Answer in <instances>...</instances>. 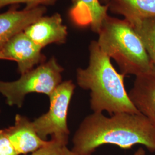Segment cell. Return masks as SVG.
Returning a JSON list of instances; mask_svg holds the SVG:
<instances>
[{
  "label": "cell",
  "mask_w": 155,
  "mask_h": 155,
  "mask_svg": "<svg viewBox=\"0 0 155 155\" xmlns=\"http://www.w3.org/2000/svg\"><path fill=\"white\" fill-rule=\"evenodd\" d=\"M42 49L28 38L24 31L14 36L0 50V59L16 61L21 75L45 63Z\"/></svg>",
  "instance_id": "obj_6"
},
{
  "label": "cell",
  "mask_w": 155,
  "mask_h": 155,
  "mask_svg": "<svg viewBox=\"0 0 155 155\" xmlns=\"http://www.w3.org/2000/svg\"><path fill=\"white\" fill-rule=\"evenodd\" d=\"M130 22L139 35L152 63L155 66V17Z\"/></svg>",
  "instance_id": "obj_13"
},
{
  "label": "cell",
  "mask_w": 155,
  "mask_h": 155,
  "mask_svg": "<svg viewBox=\"0 0 155 155\" xmlns=\"http://www.w3.org/2000/svg\"><path fill=\"white\" fill-rule=\"evenodd\" d=\"M58 0H0V9L9 5L25 4L26 8H33L40 6L54 5Z\"/></svg>",
  "instance_id": "obj_15"
},
{
  "label": "cell",
  "mask_w": 155,
  "mask_h": 155,
  "mask_svg": "<svg viewBox=\"0 0 155 155\" xmlns=\"http://www.w3.org/2000/svg\"><path fill=\"white\" fill-rule=\"evenodd\" d=\"M137 109L146 117L155 127V66L147 72L136 77L128 93Z\"/></svg>",
  "instance_id": "obj_9"
},
{
  "label": "cell",
  "mask_w": 155,
  "mask_h": 155,
  "mask_svg": "<svg viewBox=\"0 0 155 155\" xmlns=\"http://www.w3.org/2000/svg\"><path fill=\"white\" fill-rule=\"evenodd\" d=\"M105 144L125 150L140 144L155 152V127L141 113H119L110 117L93 113L81 123L71 151L75 155H91Z\"/></svg>",
  "instance_id": "obj_1"
},
{
  "label": "cell",
  "mask_w": 155,
  "mask_h": 155,
  "mask_svg": "<svg viewBox=\"0 0 155 155\" xmlns=\"http://www.w3.org/2000/svg\"><path fill=\"white\" fill-rule=\"evenodd\" d=\"M24 32L41 48L51 44L65 43L68 35L67 28L58 13L40 17L25 28Z\"/></svg>",
  "instance_id": "obj_7"
},
{
  "label": "cell",
  "mask_w": 155,
  "mask_h": 155,
  "mask_svg": "<svg viewBox=\"0 0 155 155\" xmlns=\"http://www.w3.org/2000/svg\"><path fill=\"white\" fill-rule=\"evenodd\" d=\"M69 16L72 22L80 27H90L98 33L102 24L109 15L108 5H102L100 0H72Z\"/></svg>",
  "instance_id": "obj_11"
},
{
  "label": "cell",
  "mask_w": 155,
  "mask_h": 155,
  "mask_svg": "<svg viewBox=\"0 0 155 155\" xmlns=\"http://www.w3.org/2000/svg\"><path fill=\"white\" fill-rule=\"evenodd\" d=\"M0 155H19L9 139L5 129H0Z\"/></svg>",
  "instance_id": "obj_16"
},
{
  "label": "cell",
  "mask_w": 155,
  "mask_h": 155,
  "mask_svg": "<svg viewBox=\"0 0 155 155\" xmlns=\"http://www.w3.org/2000/svg\"><path fill=\"white\" fill-rule=\"evenodd\" d=\"M66 155H75L72 153V152L71 151V150H68V148L66 150ZM133 155H146V153H145V150L143 148H140L139 149L137 150V151L134 153V154Z\"/></svg>",
  "instance_id": "obj_17"
},
{
  "label": "cell",
  "mask_w": 155,
  "mask_h": 155,
  "mask_svg": "<svg viewBox=\"0 0 155 155\" xmlns=\"http://www.w3.org/2000/svg\"><path fill=\"white\" fill-rule=\"evenodd\" d=\"M89 51V65L85 68H78L77 81L81 88L90 91L91 110L98 113L106 111L110 116L119 113H140L125 89V75L117 71L97 41L90 42Z\"/></svg>",
  "instance_id": "obj_2"
},
{
  "label": "cell",
  "mask_w": 155,
  "mask_h": 155,
  "mask_svg": "<svg viewBox=\"0 0 155 155\" xmlns=\"http://www.w3.org/2000/svg\"><path fill=\"white\" fill-rule=\"evenodd\" d=\"M109 11L129 21L155 17V0H110Z\"/></svg>",
  "instance_id": "obj_12"
},
{
  "label": "cell",
  "mask_w": 155,
  "mask_h": 155,
  "mask_svg": "<svg viewBox=\"0 0 155 155\" xmlns=\"http://www.w3.org/2000/svg\"><path fill=\"white\" fill-rule=\"evenodd\" d=\"M64 68L54 56L29 71L22 74L13 82L0 81V93L9 106L21 107L26 95L41 93L50 97L62 82Z\"/></svg>",
  "instance_id": "obj_4"
},
{
  "label": "cell",
  "mask_w": 155,
  "mask_h": 155,
  "mask_svg": "<svg viewBox=\"0 0 155 155\" xmlns=\"http://www.w3.org/2000/svg\"><path fill=\"white\" fill-rule=\"evenodd\" d=\"M110 0H100L101 3L102 5H108L109 3V2H110Z\"/></svg>",
  "instance_id": "obj_18"
},
{
  "label": "cell",
  "mask_w": 155,
  "mask_h": 155,
  "mask_svg": "<svg viewBox=\"0 0 155 155\" xmlns=\"http://www.w3.org/2000/svg\"><path fill=\"white\" fill-rule=\"evenodd\" d=\"M46 11L44 6L17 10L16 6L13 5L0 13V50L14 36L43 16Z\"/></svg>",
  "instance_id": "obj_8"
},
{
  "label": "cell",
  "mask_w": 155,
  "mask_h": 155,
  "mask_svg": "<svg viewBox=\"0 0 155 155\" xmlns=\"http://www.w3.org/2000/svg\"><path fill=\"white\" fill-rule=\"evenodd\" d=\"M6 132L18 155L33 153L45 146L48 140L41 139L33 127L32 121L27 117L17 114L15 124Z\"/></svg>",
  "instance_id": "obj_10"
},
{
  "label": "cell",
  "mask_w": 155,
  "mask_h": 155,
  "mask_svg": "<svg viewBox=\"0 0 155 155\" xmlns=\"http://www.w3.org/2000/svg\"><path fill=\"white\" fill-rule=\"evenodd\" d=\"M68 139L52 137L47 143L31 155H67Z\"/></svg>",
  "instance_id": "obj_14"
},
{
  "label": "cell",
  "mask_w": 155,
  "mask_h": 155,
  "mask_svg": "<svg viewBox=\"0 0 155 155\" xmlns=\"http://www.w3.org/2000/svg\"><path fill=\"white\" fill-rule=\"evenodd\" d=\"M75 85L72 81L62 82L49 97L48 111L35 119L33 127L39 137L47 141L48 136L68 139L70 130L67 126V113Z\"/></svg>",
  "instance_id": "obj_5"
},
{
  "label": "cell",
  "mask_w": 155,
  "mask_h": 155,
  "mask_svg": "<svg viewBox=\"0 0 155 155\" xmlns=\"http://www.w3.org/2000/svg\"><path fill=\"white\" fill-rule=\"evenodd\" d=\"M97 34L100 49L116 61L122 74L136 77L152 66L139 35L127 19L108 15Z\"/></svg>",
  "instance_id": "obj_3"
}]
</instances>
